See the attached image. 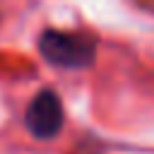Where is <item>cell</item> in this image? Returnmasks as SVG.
<instances>
[{"instance_id":"cell-1","label":"cell","mask_w":154,"mask_h":154,"mask_svg":"<svg viewBox=\"0 0 154 154\" xmlns=\"http://www.w3.org/2000/svg\"><path fill=\"white\" fill-rule=\"evenodd\" d=\"M38 53L46 63L65 70L87 67L96 58V41L87 34L46 29L38 36Z\"/></svg>"},{"instance_id":"cell-2","label":"cell","mask_w":154,"mask_h":154,"mask_svg":"<svg viewBox=\"0 0 154 154\" xmlns=\"http://www.w3.org/2000/svg\"><path fill=\"white\" fill-rule=\"evenodd\" d=\"M63 103L53 89H41L26 106L24 125L38 140H53L63 130Z\"/></svg>"}]
</instances>
